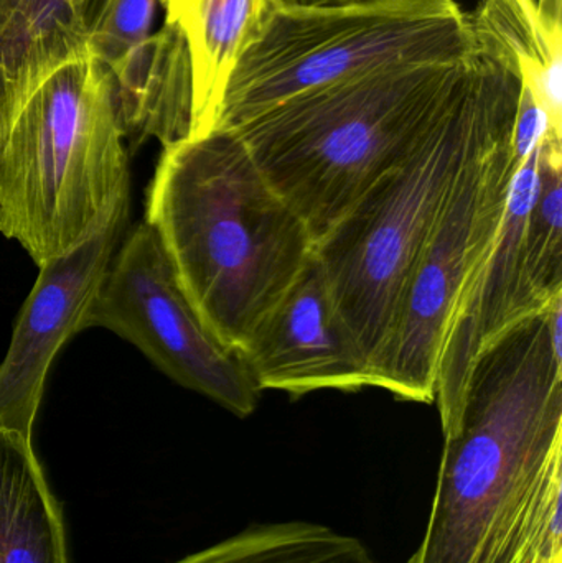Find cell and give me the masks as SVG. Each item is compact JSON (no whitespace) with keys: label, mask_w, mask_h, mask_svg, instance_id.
<instances>
[{"label":"cell","mask_w":562,"mask_h":563,"mask_svg":"<svg viewBox=\"0 0 562 563\" xmlns=\"http://www.w3.org/2000/svg\"><path fill=\"white\" fill-rule=\"evenodd\" d=\"M562 298L469 373L421 544L406 563H562Z\"/></svg>","instance_id":"obj_1"},{"label":"cell","mask_w":562,"mask_h":563,"mask_svg":"<svg viewBox=\"0 0 562 563\" xmlns=\"http://www.w3.org/2000/svg\"><path fill=\"white\" fill-rule=\"evenodd\" d=\"M144 223L205 327L236 353L313 253L306 221L233 129L164 148Z\"/></svg>","instance_id":"obj_2"},{"label":"cell","mask_w":562,"mask_h":563,"mask_svg":"<svg viewBox=\"0 0 562 563\" xmlns=\"http://www.w3.org/2000/svg\"><path fill=\"white\" fill-rule=\"evenodd\" d=\"M475 45L461 91L428 137L313 244L373 379L459 174L498 112L520 96L514 59L492 43Z\"/></svg>","instance_id":"obj_3"},{"label":"cell","mask_w":562,"mask_h":563,"mask_svg":"<svg viewBox=\"0 0 562 563\" xmlns=\"http://www.w3.org/2000/svg\"><path fill=\"white\" fill-rule=\"evenodd\" d=\"M472 55L388 66L309 89L233 131L316 244L428 137L461 91Z\"/></svg>","instance_id":"obj_4"},{"label":"cell","mask_w":562,"mask_h":563,"mask_svg":"<svg viewBox=\"0 0 562 563\" xmlns=\"http://www.w3.org/2000/svg\"><path fill=\"white\" fill-rule=\"evenodd\" d=\"M128 132L114 79L89 52L30 92L0 152V233L36 266L128 220Z\"/></svg>","instance_id":"obj_5"},{"label":"cell","mask_w":562,"mask_h":563,"mask_svg":"<svg viewBox=\"0 0 562 563\" xmlns=\"http://www.w3.org/2000/svg\"><path fill=\"white\" fill-rule=\"evenodd\" d=\"M475 46L458 0L280 7L234 66L213 129L238 128L293 96L363 73L458 62Z\"/></svg>","instance_id":"obj_6"},{"label":"cell","mask_w":562,"mask_h":563,"mask_svg":"<svg viewBox=\"0 0 562 563\" xmlns=\"http://www.w3.org/2000/svg\"><path fill=\"white\" fill-rule=\"evenodd\" d=\"M518 99L498 112L469 155L416 269L398 330L373 379V387L399 399L436 402L439 351L449 318L497 241L521 164L514 151Z\"/></svg>","instance_id":"obj_7"},{"label":"cell","mask_w":562,"mask_h":563,"mask_svg":"<svg viewBox=\"0 0 562 563\" xmlns=\"http://www.w3.org/2000/svg\"><path fill=\"white\" fill-rule=\"evenodd\" d=\"M88 328L134 344L175 383L240 419L256 410L261 390L246 363L205 327L148 224L139 223L112 257L86 314Z\"/></svg>","instance_id":"obj_8"},{"label":"cell","mask_w":562,"mask_h":563,"mask_svg":"<svg viewBox=\"0 0 562 563\" xmlns=\"http://www.w3.org/2000/svg\"><path fill=\"white\" fill-rule=\"evenodd\" d=\"M540 147L521 162L508 195L500 233L449 318L438 360L436 404L442 435L454 430L469 373L498 336L550 305L541 300L527 263V227L540 181Z\"/></svg>","instance_id":"obj_9"},{"label":"cell","mask_w":562,"mask_h":563,"mask_svg":"<svg viewBox=\"0 0 562 563\" xmlns=\"http://www.w3.org/2000/svg\"><path fill=\"white\" fill-rule=\"evenodd\" d=\"M240 354L260 390L300 397L373 387L372 367L333 300L316 253Z\"/></svg>","instance_id":"obj_10"},{"label":"cell","mask_w":562,"mask_h":563,"mask_svg":"<svg viewBox=\"0 0 562 563\" xmlns=\"http://www.w3.org/2000/svg\"><path fill=\"white\" fill-rule=\"evenodd\" d=\"M122 230L124 224L111 228L40 266L0 363V430L32 439L49 366L63 344L85 330Z\"/></svg>","instance_id":"obj_11"},{"label":"cell","mask_w":562,"mask_h":563,"mask_svg":"<svg viewBox=\"0 0 562 563\" xmlns=\"http://www.w3.org/2000/svg\"><path fill=\"white\" fill-rule=\"evenodd\" d=\"M109 0H0V115L7 131L36 85L88 52Z\"/></svg>","instance_id":"obj_12"},{"label":"cell","mask_w":562,"mask_h":563,"mask_svg":"<svg viewBox=\"0 0 562 563\" xmlns=\"http://www.w3.org/2000/svg\"><path fill=\"white\" fill-rule=\"evenodd\" d=\"M128 141L170 147L194 132V73L184 33L165 26L109 69Z\"/></svg>","instance_id":"obj_13"},{"label":"cell","mask_w":562,"mask_h":563,"mask_svg":"<svg viewBox=\"0 0 562 563\" xmlns=\"http://www.w3.org/2000/svg\"><path fill=\"white\" fill-rule=\"evenodd\" d=\"M167 20L187 42L194 73V132L214 128L234 66L266 30L277 0H164Z\"/></svg>","instance_id":"obj_14"},{"label":"cell","mask_w":562,"mask_h":563,"mask_svg":"<svg viewBox=\"0 0 562 563\" xmlns=\"http://www.w3.org/2000/svg\"><path fill=\"white\" fill-rule=\"evenodd\" d=\"M0 563H69L63 505L32 439L0 430Z\"/></svg>","instance_id":"obj_15"},{"label":"cell","mask_w":562,"mask_h":563,"mask_svg":"<svg viewBox=\"0 0 562 563\" xmlns=\"http://www.w3.org/2000/svg\"><path fill=\"white\" fill-rule=\"evenodd\" d=\"M467 16L475 38L514 59L521 85L562 134V26L541 13L537 0H482Z\"/></svg>","instance_id":"obj_16"},{"label":"cell","mask_w":562,"mask_h":563,"mask_svg":"<svg viewBox=\"0 0 562 563\" xmlns=\"http://www.w3.org/2000/svg\"><path fill=\"white\" fill-rule=\"evenodd\" d=\"M174 563H373L352 536L312 522L251 526Z\"/></svg>","instance_id":"obj_17"},{"label":"cell","mask_w":562,"mask_h":563,"mask_svg":"<svg viewBox=\"0 0 562 563\" xmlns=\"http://www.w3.org/2000/svg\"><path fill=\"white\" fill-rule=\"evenodd\" d=\"M540 181L527 227V263L535 290L544 303L562 297V137L540 144Z\"/></svg>","instance_id":"obj_18"},{"label":"cell","mask_w":562,"mask_h":563,"mask_svg":"<svg viewBox=\"0 0 562 563\" xmlns=\"http://www.w3.org/2000/svg\"><path fill=\"white\" fill-rule=\"evenodd\" d=\"M158 0H109L88 40V52L109 69L151 35Z\"/></svg>","instance_id":"obj_19"},{"label":"cell","mask_w":562,"mask_h":563,"mask_svg":"<svg viewBox=\"0 0 562 563\" xmlns=\"http://www.w3.org/2000/svg\"><path fill=\"white\" fill-rule=\"evenodd\" d=\"M550 134L561 135L562 137V134L554 131L544 109L535 101L531 92L521 85L514 124V151L518 161L524 162L525 158L530 157Z\"/></svg>","instance_id":"obj_20"},{"label":"cell","mask_w":562,"mask_h":563,"mask_svg":"<svg viewBox=\"0 0 562 563\" xmlns=\"http://www.w3.org/2000/svg\"><path fill=\"white\" fill-rule=\"evenodd\" d=\"M280 7H337L350 3L372 2V0H277Z\"/></svg>","instance_id":"obj_21"},{"label":"cell","mask_w":562,"mask_h":563,"mask_svg":"<svg viewBox=\"0 0 562 563\" xmlns=\"http://www.w3.org/2000/svg\"><path fill=\"white\" fill-rule=\"evenodd\" d=\"M541 13L554 25L562 26V0H537Z\"/></svg>","instance_id":"obj_22"}]
</instances>
